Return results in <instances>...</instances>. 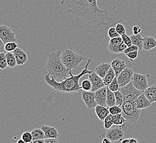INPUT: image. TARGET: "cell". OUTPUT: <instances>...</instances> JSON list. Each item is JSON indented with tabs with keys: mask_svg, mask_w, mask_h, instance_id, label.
<instances>
[{
	"mask_svg": "<svg viewBox=\"0 0 156 143\" xmlns=\"http://www.w3.org/2000/svg\"><path fill=\"white\" fill-rule=\"evenodd\" d=\"M57 8L63 21L87 32L102 33L122 21V14L111 17L98 6V0H57Z\"/></svg>",
	"mask_w": 156,
	"mask_h": 143,
	"instance_id": "cell-1",
	"label": "cell"
},
{
	"mask_svg": "<svg viewBox=\"0 0 156 143\" xmlns=\"http://www.w3.org/2000/svg\"><path fill=\"white\" fill-rule=\"evenodd\" d=\"M92 59L89 58L87 60V62L85 67V68L78 75H73L72 74V70H70V77L66 78L65 79L60 81H57L53 77L48 73L44 77L45 82L51 87L53 89L55 90L58 92L63 93H69L73 94L78 92L82 89L81 85L79 84V80L84 75L90 74L93 73V71L88 69Z\"/></svg>",
	"mask_w": 156,
	"mask_h": 143,
	"instance_id": "cell-2",
	"label": "cell"
},
{
	"mask_svg": "<svg viewBox=\"0 0 156 143\" xmlns=\"http://www.w3.org/2000/svg\"><path fill=\"white\" fill-rule=\"evenodd\" d=\"M62 51L59 50L49 54L46 66L48 73L58 81L70 77V70L62 61Z\"/></svg>",
	"mask_w": 156,
	"mask_h": 143,
	"instance_id": "cell-3",
	"label": "cell"
},
{
	"mask_svg": "<svg viewBox=\"0 0 156 143\" xmlns=\"http://www.w3.org/2000/svg\"><path fill=\"white\" fill-rule=\"evenodd\" d=\"M122 115L127 119V122L135 123L138 121L140 115L141 110L138 109L136 106V100L125 99L121 105Z\"/></svg>",
	"mask_w": 156,
	"mask_h": 143,
	"instance_id": "cell-4",
	"label": "cell"
},
{
	"mask_svg": "<svg viewBox=\"0 0 156 143\" xmlns=\"http://www.w3.org/2000/svg\"><path fill=\"white\" fill-rule=\"evenodd\" d=\"M61 58L62 62L69 70L77 68L81 62L86 60L85 57L75 53L70 49H66L62 52Z\"/></svg>",
	"mask_w": 156,
	"mask_h": 143,
	"instance_id": "cell-5",
	"label": "cell"
},
{
	"mask_svg": "<svg viewBox=\"0 0 156 143\" xmlns=\"http://www.w3.org/2000/svg\"><path fill=\"white\" fill-rule=\"evenodd\" d=\"M132 81L133 86L142 92L148 88L147 77L145 75L134 73Z\"/></svg>",
	"mask_w": 156,
	"mask_h": 143,
	"instance_id": "cell-6",
	"label": "cell"
},
{
	"mask_svg": "<svg viewBox=\"0 0 156 143\" xmlns=\"http://www.w3.org/2000/svg\"><path fill=\"white\" fill-rule=\"evenodd\" d=\"M0 39L5 44L9 42H17L15 33L6 25H0Z\"/></svg>",
	"mask_w": 156,
	"mask_h": 143,
	"instance_id": "cell-7",
	"label": "cell"
},
{
	"mask_svg": "<svg viewBox=\"0 0 156 143\" xmlns=\"http://www.w3.org/2000/svg\"><path fill=\"white\" fill-rule=\"evenodd\" d=\"M134 72L132 69L126 67L120 75L117 76V81L120 88L125 87L127 84L131 82L133 79Z\"/></svg>",
	"mask_w": 156,
	"mask_h": 143,
	"instance_id": "cell-8",
	"label": "cell"
},
{
	"mask_svg": "<svg viewBox=\"0 0 156 143\" xmlns=\"http://www.w3.org/2000/svg\"><path fill=\"white\" fill-rule=\"evenodd\" d=\"M124 135L125 132L121 126L111 129L110 128L105 134L106 137L108 138L112 141H116L117 143H120L123 139Z\"/></svg>",
	"mask_w": 156,
	"mask_h": 143,
	"instance_id": "cell-9",
	"label": "cell"
},
{
	"mask_svg": "<svg viewBox=\"0 0 156 143\" xmlns=\"http://www.w3.org/2000/svg\"><path fill=\"white\" fill-rule=\"evenodd\" d=\"M95 94V92L92 91H86L84 90L81 92L82 99L89 109L95 108L98 105Z\"/></svg>",
	"mask_w": 156,
	"mask_h": 143,
	"instance_id": "cell-10",
	"label": "cell"
},
{
	"mask_svg": "<svg viewBox=\"0 0 156 143\" xmlns=\"http://www.w3.org/2000/svg\"><path fill=\"white\" fill-rule=\"evenodd\" d=\"M89 79L92 85V89L91 91L93 92H95L98 90L105 86L103 79L100 77L99 75H97L95 72L93 71V73L89 74Z\"/></svg>",
	"mask_w": 156,
	"mask_h": 143,
	"instance_id": "cell-11",
	"label": "cell"
},
{
	"mask_svg": "<svg viewBox=\"0 0 156 143\" xmlns=\"http://www.w3.org/2000/svg\"><path fill=\"white\" fill-rule=\"evenodd\" d=\"M95 100L98 105L104 106L105 107L108 106L106 104V98L108 94L107 87H102L95 92Z\"/></svg>",
	"mask_w": 156,
	"mask_h": 143,
	"instance_id": "cell-12",
	"label": "cell"
},
{
	"mask_svg": "<svg viewBox=\"0 0 156 143\" xmlns=\"http://www.w3.org/2000/svg\"><path fill=\"white\" fill-rule=\"evenodd\" d=\"M13 53L15 56L16 60L18 66L23 65L28 61V55L23 50L17 48Z\"/></svg>",
	"mask_w": 156,
	"mask_h": 143,
	"instance_id": "cell-13",
	"label": "cell"
},
{
	"mask_svg": "<svg viewBox=\"0 0 156 143\" xmlns=\"http://www.w3.org/2000/svg\"><path fill=\"white\" fill-rule=\"evenodd\" d=\"M111 67L114 70L116 77L127 67L125 62L119 58H115L114 60H112L111 63Z\"/></svg>",
	"mask_w": 156,
	"mask_h": 143,
	"instance_id": "cell-14",
	"label": "cell"
},
{
	"mask_svg": "<svg viewBox=\"0 0 156 143\" xmlns=\"http://www.w3.org/2000/svg\"><path fill=\"white\" fill-rule=\"evenodd\" d=\"M151 103L144 95V92L141 94L136 99V106L138 109L142 110L150 107Z\"/></svg>",
	"mask_w": 156,
	"mask_h": 143,
	"instance_id": "cell-15",
	"label": "cell"
},
{
	"mask_svg": "<svg viewBox=\"0 0 156 143\" xmlns=\"http://www.w3.org/2000/svg\"><path fill=\"white\" fill-rule=\"evenodd\" d=\"M41 128L45 133V139L54 138H58L59 136L57 129L54 127H51L49 125H42Z\"/></svg>",
	"mask_w": 156,
	"mask_h": 143,
	"instance_id": "cell-16",
	"label": "cell"
},
{
	"mask_svg": "<svg viewBox=\"0 0 156 143\" xmlns=\"http://www.w3.org/2000/svg\"><path fill=\"white\" fill-rule=\"evenodd\" d=\"M156 47V40L152 36H144L143 42V49L150 51Z\"/></svg>",
	"mask_w": 156,
	"mask_h": 143,
	"instance_id": "cell-17",
	"label": "cell"
},
{
	"mask_svg": "<svg viewBox=\"0 0 156 143\" xmlns=\"http://www.w3.org/2000/svg\"><path fill=\"white\" fill-rule=\"evenodd\" d=\"M95 110L97 116L101 121H104L105 118L110 114L109 110L107 107L100 105H98L95 107Z\"/></svg>",
	"mask_w": 156,
	"mask_h": 143,
	"instance_id": "cell-18",
	"label": "cell"
},
{
	"mask_svg": "<svg viewBox=\"0 0 156 143\" xmlns=\"http://www.w3.org/2000/svg\"><path fill=\"white\" fill-rule=\"evenodd\" d=\"M111 68V63L108 62L102 63L96 66L95 72L97 75H99L100 77H104L107 74L110 68Z\"/></svg>",
	"mask_w": 156,
	"mask_h": 143,
	"instance_id": "cell-19",
	"label": "cell"
},
{
	"mask_svg": "<svg viewBox=\"0 0 156 143\" xmlns=\"http://www.w3.org/2000/svg\"><path fill=\"white\" fill-rule=\"evenodd\" d=\"M144 92L151 104L156 102V84L148 87Z\"/></svg>",
	"mask_w": 156,
	"mask_h": 143,
	"instance_id": "cell-20",
	"label": "cell"
},
{
	"mask_svg": "<svg viewBox=\"0 0 156 143\" xmlns=\"http://www.w3.org/2000/svg\"><path fill=\"white\" fill-rule=\"evenodd\" d=\"M131 39L132 40V45H136L139 48L138 53L142 51L143 49V42H144V38L141 36L140 34H133L132 35L129 36Z\"/></svg>",
	"mask_w": 156,
	"mask_h": 143,
	"instance_id": "cell-21",
	"label": "cell"
},
{
	"mask_svg": "<svg viewBox=\"0 0 156 143\" xmlns=\"http://www.w3.org/2000/svg\"><path fill=\"white\" fill-rule=\"evenodd\" d=\"M128 46L123 43V42L119 45H112L108 44V50L111 52L112 54H117L123 53L124 50L126 49Z\"/></svg>",
	"mask_w": 156,
	"mask_h": 143,
	"instance_id": "cell-22",
	"label": "cell"
},
{
	"mask_svg": "<svg viewBox=\"0 0 156 143\" xmlns=\"http://www.w3.org/2000/svg\"><path fill=\"white\" fill-rule=\"evenodd\" d=\"M116 77V76L114 70L111 67V68L109 69L107 74L105 75V77L102 78L105 86H106V87L108 86V85L110 84L112 81L114 80V79Z\"/></svg>",
	"mask_w": 156,
	"mask_h": 143,
	"instance_id": "cell-23",
	"label": "cell"
},
{
	"mask_svg": "<svg viewBox=\"0 0 156 143\" xmlns=\"http://www.w3.org/2000/svg\"><path fill=\"white\" fill-rule=\"evenodd\" d=\"M107 89H108V94H107V98H106V104L108 107H111L112 106L116 105V97L115 95V92L109 89L108 87H107Z\"/></svg>",
	"mask_w": 156,
	"mask_h": 143,
	"instance_id": "cell-24",
	"label": "cell"
},
{
	"mask_svg": "<svg viewBox=\"0 0 156 143\" xmlns=\"http://www.w3.org/2000/svg\"><path fill=\"white\" fill-rule=\"evenodd\" d=\"M31 133L33 137V140L45 139V133L42 128H35L32 131Z\"/></svg>",
	"mask_w": 156,
	"mask_h": 143,
	"instance_id": "cell-25",
	"label": "cell"
},
{
	"mask_svg": "<svg viewBox=\"0 0 156 143\" xmlns=\"http://www.w3.org/2000/svg\"><path fill=\"white\" fill-rule=\"evenodd\" d=\"M6 56L9 67L11 68H15L16 65H17V63L13 53L11 52H7L6 54Z\"/></svg>",
	"mask_w": 156,
	"mask_h": 143,
	"instance_id": "cell-26",
	"label": "cell"
},
{
	"mask_svg": "<svg viewBox=\"0 0 156 143\" xmlns=\"http://www.w3.org/2000/svg\"><path fill=\"white\" fill-rule=\"evenodd\" d=\"M114 124L116 125H123L125 123L127 122V119L123 117L122 113H118L113 115Z\"/></svg>",
	"mask_w": 156,
	"mask_h": 143,
	"instance_id": "cell-27",
	"label": "cell"
},
{
	"mask_svg": "<svg viewBox=\"0 0 156 143\" xmlns=\"http://www.w3.org/2000/svg\"><path fill=\"white\" fill-rule=\"evenodd\" d=\"M104 122V128L106 130H108L110 128H111L113 125H114L113 115L110 113L109 115L105 118Z\"/></svg>",
	"mask_w": 156,
	"mask_h": 143,
	"instance_id": "cell-28",
	"label": "cell"
},
{
	"mask_svg": "<svg viewBox=\"0 0 156 143\" xmlns=\"http://www.w3.org/2000/svg\"><path fill=\"white\" fill-rule=\"evenodd\" d=\"M7 67L9 66L7 61L6 54H5V52H0V68L3 70Z\"/></svg>",
	"mask_w": 156,
	"mask_h": 143,
	"instance_id": "cell-29",
	"label": "cell"
},
{
	"mask_svg": "<svg viewBox=\"0 0 156 143\" xmlns=\"http://www.w3.org/2000/svg\"><path fill=\"white\" fill-rule=\"evenodd\" d=\"M108 87L109 89L111 90L112 91H114V92L120 90V85H119L118 81H117V77L115 78L114 80L111 81Z\"/></svg>",
	"mask_w": 156,
	"mask_h": 143,
	"instance_id": "cell-30",
	"label": "cell"
},
{
	"mask_svg": "<svg viewBox=\"0 0 156 143\" xmlns=\"http://www.w3.org/2000/svg\"><path fill=\"white\" fill-rule=\"evenodd\" d=\"M21 138L24 140L25 143H30L33 141V137L31 132L26 131L21 135Z\"/></svg>",
	"mask_w": 156,
	"mask_h": 143,
	"instance_id": "cell-31",
	"label": "cell"
},
{
	"mask_svg": "<svg viewBox=\"0 0 156 143\" xmlns=\"http://www.w3.org/2000/svg\"><path fill=\"white\" fill-rule=\"evenodd\" d=\"M18 48V44L16 42H9L5 44V50L7 52H13Z\"/></svg>",
	"mask_w": 156,
	"mask_h": 143,
	"instance_id": "cell-32",
	"label": "cell"
},
{
	"mask_svg": "<svg viewBox=\"0 0 156 143\" xmlns=\"http://www.w3.org/2000/svg\"><path fill=\"white\" fill-rule=\"evenodd\" d=\"M115 95L116 97V105L119 106H121L123 101V95L121 92L120 90H117L116 91H115Z\"/></svg>",
	"mask_w": 156,
	"mask_h": 143,
	"instance_id": "cell-33",
	"label": "cell"
},
{
	"mask_svg": "<svg viewBox=\"0 0 156 143\" xmlns=\"http://www.w3.org/2000/svg\"><path fill=\"white\" fill-rule=\"evenodd\" d=\"M81 87L82 89L86 91H91L92 89L91 83L89 79H85L81 82Z\"/></svg>",
	"mask_w": 156,
	"mask_h": 143,
	"instance_id": "cell-34",
	"label": "cell"
},
{
	"mask_svg": "<svg viewBox=\"0 0 156 143\" xmlns=\"http://www.w3.org/2000/svg\"><path fill=\"white\" fill-rule=\"evenodd\" d=\"M108 35L110 39L120 36V34L117 33L116 28L114 27H111L108 28Z\"/></svg>",
	"mask_w": 156,
	"mask_h": 143,
	"instance_id": "cell-35",
	"label": "cell"
},
{
	"mask_svg": "<svg viewBox=\"0 0 156 143\" xmlns=\"http://www.w3.org/2000/svg\"><path fill=\"white\" fill-rule=\"evenodd\" d=\"M108 110H109L110 113L112 115H116L118 113H121L122 112L121 107L117 106L116 105L114 106H112L111 107H109Z\"/></svg>",
	"mask_w": 156,
	"mask_h": 143,
	"instance_id": "cell-36",
	"label": "cell"
},
{
	"mask_svg": "<svg viewBox=\"0 0 156 143\" xmlns=\"http://www.w3.org/2000/svg\"><path fill=\"white\" fill-rule=\"evenodd\" d=\"M115 28L117 30V33L120 34V36L124 34H126V29L123 24L118 23L116 25Z\"/></svg>",
	"mask_w": 156,
	"mask_h": 143,
	"instance_id": "cell-37",
	"label": "cell"
},
{
	"mask_svg": "<svg viewBox=\"0 0 156 143\" xmlns=\"http://www.w3.org/2000/svg\"><path fill=\"white\" fill-rule=\"evenodd\" d=\"M122 42H122V39L121 36H120L119 37L110 39L108 44L112 45H120Z\"/></svg>",
	"mask_w": 156,
	"mask_h": 143,
	"instance_id": "cell-38",
	"label": "cell"
},
{
	"mask_svg": "<svg viewBox=\"0 0 156 143\" xmlns=\"http://www.w3.org/2000/svg\"><path fill=\"white\" fill-rule=\"evenodd\" d=\"M122 39V42L123 43H125L128 47L131 46L132 45V40L131 39L130 36L127 35L126 34H124L122 35L121 36Z\"/></svg>",
	"mask_w": 156,
	"mask_h": 143,
	"instance_id": "cell-39",
	"label": "cell"
},
{
	"mask_svg": "<svg viewBox=\"0 0 156 143\" xmlns=\"http://www.w3.org/2000/svg\"><path fill=\"white\" fill-rule=\"evenodd\" d=\"M139 55L138 51H131L126 54V56L131 61H133V60H135Z\"/></svg>",
	"mask_w": 156,
	"mask_h": 143,
	"instance_id": "cell-40",
	"label": "cell"
},
{
	"mask_svg": "<svg viewBox=\"0 0 156 143\" xmlns=\"http://www.w3.org/2000/svg\"><path fill=\"white\" fill-rule=\"evenodd\" d=\"M138 50H139V48L137 46L132 45L131 46L126 48V49L123 51V53L126 55V54H127L128 52H131V51H138Z\"/></svg>",
	"mask_w": 156,
	"mask_h": 143,
	"instance_id": "cell-41",
	"label": "cell"
},
{
	"mask_svg": "<svg viewBox=\"0 0 156 143\" xmlns=\"http://www.w3.org/2000/svg\"><path fill=\"white\" fill-rule=\"evenodd\" d=\"M121 143H138V141L135 138H129L122 139L120 141Z\"/></svg>",
	"mask_w": 156,
	"mask_h": 143,
	"instance_id": "cell-42",
	"label": "cell"
},
{
	"mask_svg": "<svg viewBox=\"0 0 156 143\" xmlns=\"http://www.w3.org/2000/svg\"><path fill=\"white\" fill-rule=\"evenodd\" d=\"M44 141L45 143H57L59 142V140H58L57 138H54L44 139Z\"/></svg>",
	"mask_w": 156,
	"mask_h": 143,
	"instance_id": "cell-43",
	"label": "cell"
},
{
	"mask_svg": "<svg viewBox=\"0 0 156 143\" xmlns=\"http://www.w3.org/2000/svg\"><path fill=\"white\" fill-rule=\"evenodd\" d=\"M141 31H142V30H141V28L139 27L138 25H135V26H133V28H132L133 33V34H135V35L140 34Z\"/></svg>",
	"mask_w": 156,
	"mask_h": 143,
	"instance_id": "cell-44",
	"label": "cell"
},
{
	"mask_svg": "<svg viewBox=\"0 0 156 143\" xmlns=\"http://www.w3.org/2000/svg\"><path fill=\"white\" fill-rule=\"evenodd\" d=\"M6 51L5 50V44L1 40H0V52H5Z\"/></svg>",
	"mask_w": 156,
	"mask_h": 143,
	"instance_id": "cell-45",
	"label": "cell"
},
{
	"mask_svg": "<svg viewBox=\"0 0 156 143\" xmlns=\"http://www.w3.org/2000/svg\"><path fill=\"white\" fill-rule=\"evenodd\" d=\"M102 142L103 143H110L112 142V141L108 138L106 137L102 140Z\"/></svg>",
	"mask_w": 156,
	"mask_h": 143,
	"instance_id": "cell-46",
	"label": "cell"
},
{
	"mask_svg": "<svg viewBox=\"0 0 156 143\" xmlns=\"http://www.w3.org/2000/svg\"><path fill=\"white\" fill-rule=\"evenodd\" d=\"M32 143H45L44 139H38V140H33Z\"/></svg>",
	"mask_w": 156,
	"mask_h": 143,
	"instance_id": "cell-47",
	"label": "cell"
},
{
	"mask_svg": "<svg viewBox=\"0 0 156 143\" xmlns=\"http://www.w3.org/2000/svg\"><path fill=\"white\" fill-rule=\"evenodd\" d=\"M17 143H25L24 140H23L22 138L20 139L19 140H17Z\"/></svg>",
	"mask_w": 156,
	"mask_h": 143,
	"instance_id": "cell-48",
	"label": "cell"
}]
</instances>
